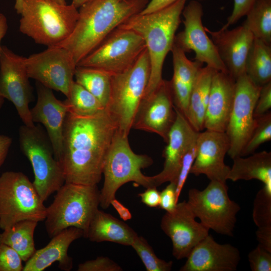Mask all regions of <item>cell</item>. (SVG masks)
<instances>
[{
    "mask_svg": "<svg viewBox=\"0 0 271 271\" xmlns=\"http://www.w3.org/2000/svg\"><path fill=\"white\" fill-rule=\"evenodd\" d=\"M116 130L106 109L87 116L68 112L58 160L65 183L97 185L101 179L105 157Z\"/></svg>",
    "mask_w": 271,
    "mask_h": 271,
    "instance_id": "cell-1",
    "label": "cell"
},
{
    "mask_svg": "<svg viewBox=\"0 0 271 271\" xmlns=\"http://www.w3.org/2000/svg\"><path fill=\"white\" fill-rule=\"evenodd\" d=\"M149 0H90L80 7L75 28L56 46L68 50L77 64L114 30L140 13Z\"/></svg>",
    "mask_w": 271,
    "mask_h": 271,
    "instance_id": "cell-2",
    "label": "cell"
},
{
    "mask_svg": "<svg viewBox=\"0 0 271 271\" xmlns=\"http://www.w3.org/2000/svg\"><path fill=\"white\" fill-rule=\"evenodd\" d=\"M188 0H177L157 11L133 15L118 27L132 30L145 41L150 62L148 84L142 99L150 97L162 80V70L167 54L174 43L181 15Z\"/></svg>",
    "mask_w": 271,
    "mask_h": 271,
    "instance_id": "cell-3",
    "label": "cell"
},
{
    "mask_svg": "<svg viewBox=\"0 0 271 271\" xmlns=\"http://www.w3.org/2000/svg\"><path fill=\"white\" fill-rule=\"evenodd\" d=\"M20 31L35 43L47 47L56 46L73 31L79 12L72 4H60L51 0H24Z\"/></svg>",
    "mask_w": 271,
    "mask_h": 271,
    "instance_id": "cell-4",
    "label": "cell"
},
{
    "mask_svg": "<svg viewBox=\"0 0 271 271\" xmlns=\"http://www.w3.org/2000/svg\"><path fill=\"white\" fill-rule=\"evenodd\" d=\"M153 163L148 155L134 153L128 136L116 129L103 163L104 180L100 191L99 206L104 209L109 207L118 189L127 182H134L146 188L154 187L152 176H146L142 172V169Z\"/></svg>",
    "mask_w": 271,
    "mask_h": 271,
    "instance_id": "cell-5",
    "label": "cell"
},
{
    "mask_svg": "<svg viewBox=\"0 0 271 271\" xmlns=\"http://www.w3.org/2000/svg\"><path fill=\"white\" fill-rule=\"evenodd\" d=\"M150 62L146 48L125 71L111 75L110 94L105 108L116 129L128 136L149 80Z\"/></svg>",
    "mask_w": 271,
    "mask_h": 271,
    "instance_id": "cell-6",
    "label": "cell"
},
{
    "mask_svg": "<svg viewBox=\"0 0 271 271\" xmlns=\"http://www.w3.org/2000/svg\"><path fill=\"white\" fill-rule=\"evenodd\" d=\"M97 185L65 183L46 208V230L51 238L63 230L75 227L86 235L92 217L99 206Z\"/></svg>",
    "mask_w": 271,
    "mask_h": 271,
    "instance_id": "cell-7",
    "label": "cell"
},
{
    "mask_svg": "<svg viewBox=\"0 0 271 271\" xmlns=\"http://www.w3.org/2000/svg\"><path fill=\"white\" fill-rule=\"evenodd\" d=\"M19 141L22 152L33 168V186L44 202L65 182L61 165L54 157L48 136L39 125L21 126L19 129Z\"/></svg>",
    "mask_w": 271,
    "mask_h": 271,
    "instance_id": "cell-8",
    "label": "cell"
},
{
    "mask_svg": "<svg viewBox=\"0 0 271 271\" xmlns=\"http://www.w3.org/2000/svg\"><path fill=\"white\" fill-rule=\"evenodd\" d=\"M32 182L24 173L7 171L0 176V228L18 222L44 221L46 208Z\"/></svg>",
    "mask_w": 271,
    "mask_h": 271,
    "instance_id": "cell-9",
    "label": "cell"
},
{
    "mask_svg": "<svg viewBox=\"0 0 271 271\" xmlns=\"http://www.w3.org/2000/svg\"><path fill=\"white\" fill-rule=\"evenodd\" d=\"M226 182L210 181L202 190L190 189L187 202L195 217L208 229L232 236L240 207L230 198Z\"/></svg>",
    "mask_w": 271,
    "mask_h": 271,
    "instance_id": "cell-10",
    "label": "cell"
},
{
    "mask_svg": "<svg viewBox=\"0 0 271 271\" xmlns=\"http://www.w3.org/2000/svg\"><path fill=\"white\" fill-rule=\"evenodd\" d=\"M146 48L137 32L117 27L77 66L98 69L111 75L129 68Z\"/></svg>",
    "mask_w": 271,
    "mask_h": 271,
    "instance_id": "cell-11",
    "label": "cell"
},
{
    "mask_svg": "<svg viewBox=\"0 0 271 271\" xmlns=\"http://www.w3.org/2000/svg\"><path fill=\"white\" fill-rule=\"evenodd\" d=\"M261 87L245 73L235 80L233 104L225 132L230 143L227 154L232 160L241 157L254 126L253 111Z\"/></svg>",
    "mask_w": 271,
    "mask_h": 271,
    "instance_id": "cell-12",
    "label": "cell"
},
{
    "mask_svg": "<svg viewBox=\"0 0 271 271\" xmlns=\"http://www.w3.org/2000/svg\"><path fill=\"white\" fill-rule=\"evenodd\" d=\"M26 65L30 78L68 97L77 64L68 50L59 46L47 47L26 58Z\"/></svg>",
    "mask_w": 271,
    "mask_h": 271,
    "instance_id": "cell-13",
    "label": "cell"
},
{
    "mask_svg": "<svg viewBox=\"0 0 271 271\" xmlns=\"http://www.w3.org/2000/svg\"><path fill=\"white\" fill-rule=\"evenodd\" d=\"M26 57L19 55L6 46L0 51V97L14 105L24 125L33 127L29 103L32 89L29 80Z\"/></svg>",
    "mask_w": 271,
    "mask_h": 271,
    "instance_id": "cell-14",
    "label": "cell"
},
{
    "mask_svg": "<svg viewBox=\"0 0 271 271\" xmlns=\"http://www.w3.org/2000/svg\"><path fill=\"white\" fill-rule=\"evenodd\" d=\"M182 14L184 18V30L175 35L174 44L185 53L193 51L195 60L213 69L228 73L217 49L202 24L203 10L197 0L185 5Z\"/></svg>",
    "mask_w": 271,
    "mask_h": 271,
    "instance_id": "cell-15",
    "label": "cell"
},
{
    "mask_svg": "<svg viewBox=\"0 0 271 271\" xmlns=\"http://www.w3.org/2000/svg\"><path fill=\"white\" fill-rule=\"evenodd\" d=\"M187 201L177 203L175 209L161 219L160 226L171 240L172 254L177 259L187 258L192 249L209 235V230L200 222Z\"/></svg>",
    "mask_w": 271,
    "mask_h": 271,
    "instance_id": "cell-16",
    "label": "cell"
},
{
    "mask_svg": "<svg viewBox=\"0 0 271 271\" xmlns=\"http://www.w3.org/2000/svg\"><path fill=\"white\" fill-rule=\"evenodd\" d=\"M176 117L170 82L163 79L154 92L142 101L132 128L156 133L166 143Z\"/></svg>",
    "mask_w": 271,
    "mask_h": 271,
    "instance_id": "cell-17",
    "label": "cell"
},
{
    "mask_svg": "<svg viewBox=\"0 0 271 271\" xmlns=\"http://www.w3.org/2000/svg\"><path fill=\"white\" fill-rule=\"evenodd\" d=\"M196 154L190 174L205 175L210 181L226 182L230 167L224 162L230 143L225 132L206 129L199 132Z\"/></svg>",
    "mask_w": 271,
    "mask_h": 271,
    "instance_id": "cell-18",
    "label": "cell"
},
{
    "mask_svg": "<svg viewBox=\"0 0 271 271\" xmlns=\"http://www.w3.org/2000/svg\"><path fill=\"white\" fill-rule=\"evenodd\" d=\"M175 110L176 119L169 131L167 145L163 152L165 159L163 170L152 176L154 187L166 182L176 183L183 158L196 141L199 133L176 107Z\"/></svg>",
    "mask_w": 271,
    "mask_h": 271,
    "instance_id": "cell-19",
    "label": "cell"
},
{
    "mask_svg": "<svg viewBox=\"0 0 271 271\" xmlns=\"http://www.w3.org/2000/svg\"><path fill=\"white\" fill-rule=\"evenodd\" d=\"M228 29L212 31L205 27L228 73L236 80L245 73L246 60L254 37L243 25Z\"/></svg>",
    "mask_w": 271,
    "mask_h": 271,
    "instance_id": "cell-20",
    "label": "cell"
},
{
    "mask_svg": "<svg viewBox=\"0 0 271 271\" xmlns=\"http://www.w3.org/2000/svg\"><path fill=\"white\" fill-rule=\"evenodd\" d=\"M36 86L37 100L30 109L31 118L34 122L44 125L54 157L58 161L62 150L64 125L68 106L65 101L58 99L52 89L38 82Z\"/></svg>",
    "mask_w": 271,
    "mask_h": 271,
    "instance_id": "cell-21",
    "label": "cell"
},
{
    "mask_svg": "<svg viewBox=\"0 0 271 271\" xmlns=\"http://www.w3.org/2000/svg\"><path fill=\"white\" fill-rule=\"evenodd\" d=\"M180 271H234L241 257L239 250L229 244H220L210 235L191 251Z\"/></svg>",
    "mask_w": 271,
    "mask_h": 271,
    "instance_id": "cell-22",
    "label": "cell"
},
{
    "mask_svg": "<svg viewBox=\"0 0 271 271\" xmlns=\"http://www.w3.org/2000/svg\"><path fill=\"white\" fill-rule=\"evenodd\" d=\"M235 79L228 73L215 71L212 79L204 128L225 132L233 104Z\"/></svg>",
    "mask_w": 271,
    "mask_h": 271,
    "instance_id": "cell-23",
    "label": "cell"
},
{
    "mask_svg": "<svg viewBox=\"0 0 271 271\" xmlns=\"http://www.w3.org/2000/svg\"><path fill=\"white\" fill-rule=\"evenodd\" d=\"M84 237V231L75 227H68L52 237L45 247L36 250L26 262L23 271H43L51 264L58 262L59 268L70 271L73 267L72 258L68 255L70 244L75 240Z\"/></svg>",
    "mask_w": 271,
    "mask_h": 271,
    "instance_id": "cell-24",
    "label": "cell"
},
{
    "mask_svg": "<svg viewBox=\"0 0 271 271\" xmlns=\"http://www.w3.org/2000/svg\"><path fill=\"white\" fill-rule=\"evenodd\" d=\"M173 64V75L169 81L175 107L186 117L190 93L203 64L192 61L185 52L174 43L171 49Z\"/></svg>",
    "mask_w": 271,
    "mask_h": 271,
    "instance_id": "cell-25",
    "label": "cell"
},
{
    "mask_svg": "<svg viewBox=\"0 0 271 271\" xmlns=\"http://www.w3.org/2000/svg\"><path fill=\"white\" fill-rule=\"evenodd\" d=\"M138 234L125 222L98 209L89 223L85 237L92 242H112L131 246Z\"/></svg>",
    "mask_w": 271,
    "mask_h": 271,
    "instance_id": "cell-26",
    "label": "cell"
},
{
    "mask_svg": "<svg viewBox=\"0 0 271 271\" xmlns=\"http://www.w3.org/2000/svg\"><path fill=\"white\" fill-rule=\"evenodd\" d=\"M243 158L233 159L227 180L235 182L240 180H258L264 185L271 186V153L263 151L254 153Z\"/></svg>",
    "mask_w": 271,
    "mask_h": 271,
    "instance_id": "cell-27",
    "label": "cell"
},
{
    "mask_svg": "<svg viewBox=\"0 0 271 271\" xmlns=\"http://www.w3.org/2000/svg\"><path fill=\"white\" fill-rule=\"evenodd\" d=\"M216 71L206 66L199 70L192 87L186 118L197 131L204 128V120L213 75Z\"/></svg>",
    "mask_w": 271,
    "mask_h": 271,
    "instance_id": "cell-28",
    "label": "cell"
},
{
    "mask_svg": "<svg viewBox=\"0 0 271 271\" xmlns=\"http://www.w3.org/2000/svg\"><path fill=\"white\" fill-rule=\"evenodd\" d=\"M38 222L33 220L17 222L0 233V244L11 247L19 253L23 261H27L37 250L34 234Z\"/></svg>",
    "mask_w": 271,
    "mask_h": 271,
    "instance_id": "cell-29",
    "label": "cell"
},
{
    "mask_svg": "<svg viewBox=\"0 0 271 271\" xmlns=\"http://www.w3.org/2000/svg\"><path fill=\"white\" fill-rule=\"evenodd\" d=\"M245 74L259 86L271 81V45L254 38L246 58Z\"/></svg>",
    "mask_w": 271,
    "mask_h": 271,
    "instance_id": "cell-30",
    "label": "cell"
},
{
    "mask_svg": "<svg viewBox=\"0 0 271 271\" xmlns=\"http://www.w3.org/2000/svg\"><path fill=\"white\" fill-rule=\"evenodd\" d=\"M74 77L106 108L110 97L111 75L101 70L77 66Z\"/></svg>",
    "mask_w": 271,
    "mask_h": 271,
    "instance_id": "cell-31",
    "label": "cell"
},
{
    "mask_svg": "<svg viewBox=\"0 0 271 271\" xmlns=\"http://www.w3.org/2000/svg\"><path fill=\"white\" fill-rule=\"evenodd\" d=\"M243 24L254 38L271 45V0H255Z\"/></svg>",
    "mask_w": 271,
    "mask_h": 271,
    "instance_id": "cell-32",
    "label": "cell"
},
{
    "mask_svg": "<svg viewBox=\"0 0 271 271\" xmlns=\"http://www.w3.org/2000/svg\"><path fill=\"white\" fill-rule=\"evenodd\" d=\"M65 102L68 112L78 115H93L105 109L93 95L75 81Z\"/></svg>",
    "mask_w": 271,
    "mask_h": 271,
    "instance_id": "cell-33",
    "label": "cell"
},
{
    "mask_svg": "<svg viewBox=\"0 0 271 271\" xmlns=\"http://www.w3.org/2000/svg\"><path fill=\"white\" fill-rule=\"evenodd\" d=\"M131 246L136 251L147 271H170L172 269L173 262L159 258L144 237L138 235Z\"/></svg>",
    "mask_w": 271,
    "mask_h": 271,
    "instance_id": "cell-34",
    "label": "cell"
},
{
    "mask_svg": "<svg viewBox=\"0 0 271 271\" xmlns=\"http://www.w3.org/2000/svg\"><path fill=\"white\" fill-rule=\"evenodd\" d=\"M255 118V125L244 147L241 157L252 154L264 143L271 140V112Z\"/></svg>",
    "mask_w": 271,
    "mask_h": 271,
    "instance_id": "cell-35",
    "label": "cell"
},
{
    "mask_svg": "<svg viewBox=\"0 0 271 271\" xmlns=\"http://www.w3.org/2000/svg\"><path fill=\"white\" fill-rule=\"evenodd\" d=\"M252 219L257 227L271 226V186L263 185L253 203Z\"/></svg>",
    "mask_w": 271,
    "mask_h": 271,
    "instance_id": "cell-36",
    "label": "cell"
},
{
    "mask_svg": "<svg viewBox=\"0 0 271 271\" xmlns=\"http://www.w3.org/2000/svg\"><path fill=\"white\" fill-rule=\"evenodd\" d=\"M22 259L11 247L0 244V271H23Z\"/></svg>",
    "mask_w": 271,
    "mask_h": 271,
    "instance_id": "cell-37",
    "label": "cell"
},
{
    "mask_svg": "<svg viewBox=\"0 0 271 271\" xmlns=\"http://www.w3.org/2000/svg\"><path fill=\"white\" fill-rule=\"evenodd\" d=\"M248 260L252 271L271 270V252L258 244L249 252Z\"/></svg>",
    "mask_w": 271,
    "mask_h": 271,
    "instance_id": "cell-38",
    "label": "cell"
},
{
    "mask_svg": "<svg viewBox=\"0 0 271 271\" xmlns=\"http://www.w3.org/2000/svg\"><path fill=\"white\" fill-rule=\"evenodd\" d=\"M196 141L189 148L182 160L176 183V196L178 200L195 159L196 154Z\"/></svg>",
    "mask_w": 271,
    "mask_h": 271,
    "instance_id": "cell-39",
    "label": "cell"
},
{
    "mask_svg": "<svg viewBox=\"0 0 271 271\" xmlns=\"http://www.w3.org/2000/svg\"><path fill=\"white\" fill-rule=\"evenodd\" d=\"M78 271H122V268L108 257L98 256L80 263Z\"/></svg>",
    "mask_w": 271,
    "mask_h": 271,
    "instance_id": "cell-40",
    "label": "cell"
},
{
    "mask_svg": "<svg viewBox=\"0 0 271 271\" xmlns=\"http://www.w3.org/2000/svg\"><path fill=\"white\" fill-rule=\"evenodd\" d=\"M271 108V81L261 87L253 111L254 118L258 117Z\"/></svg>",
    "mask_w": 271,
    "mask_h": 271,
    "instance_id": "cell-41",
    "label": "cell"
},
{
    "mask_svg": "<svg viewBox=\"0 0 271 271\" xmlns=\"http://www.w3.org/2000/svg\"><path fill=\"white\" fill-rule=\"evenodd\" d=\"M178 200L176 196V185L174 182H169V185L160 192L159 207L167 212H171L175 209Z\"/></svg>",
    "mask_w": 271,
    "mask_h": 271,
    "instance_id": "cell-42",
    "label": "cell"
},
{
    "mask_svg": "<svg viewBox=\"0 0 271 271\" xmlns=\"http://www.w3.org/2000/svg\"><path fill=\"white\" fill-rule=\"evenodd\" d=\"M255 0H233V8L231 15L228 17L226 23L222 27L228 29L235 24L240 18L245 16Z\"/></svg>",
    "mask_w": 271,
    "mask_h": 271,
    "instance_id": "cell-43",
    "label": "cell"
},
{
    "mask_svg": "<svg viewBox=\"0 0 271 271\" xmlns=\"http://www.w3.org/2000/svg\"><path fill=\"white\" fill-rule=\"evenodd\" d=\"M140 194L139 196L142 202L149 207L159 206L160 202V192L156 187H149Z\"/></svg>",
    "mask_w": 271,
    "mask_h": 271,
    "instance_id": "cell-44",
    "label": "cell"
},
{
    "mask_svg": "<svg viewBox=\"0 0 271 271\" xmlns=\"http://www.w3.org/2000/svg\"><path fill=\"white\" fill-rule=\"evenodd\" d=\"M257 228L255 234L258 245L271 252V226Z\"/></svg>",
    "mask_w": 271,
    "mask_h": 271,
    "instance_id": "cell-45",
    "label": "cell"
},
{
    "mask_svg": "<svg viewBox=\"0 0 271 271\" xmlns=\"http://www.w3.org/2000/svg\"><path fill=\"white\" fill-rule=\"evenodd\" d=\"M176 1L177 0H151L140 13L144 14L157 11L169 6Z\"/></svg>",
    "mask_w": 271,
    "mask_h": 271,
    "instance_id": "cell-46",
    "label": "cell"
},
{
    "mask_svg": "<svg viewBox=\"0 0 271 271\" xmlns=\"http://www.w3.org/2000/svg\"><path fill=\"white\" fill-rule=\"evenodd\" d=\"M12 143V140L10 137L0 134V167L6 159Z\"/></svg>",
    "mask_w": 271,
    "mask_h": 271,
    "instance_id": "cell-47",
    "label": "cell"
},
{
    "mask_svg": "<svg viewBox=\"0 0 271 271\" xmlns=\"http://www.w3.org/2000/svg\"><path fill=\"white\" fill-rule=\"evenodd\" d=\"M111 205L116 210L120 217L124 221H127L132 218V215L129 210L121 204L116 198L113 199L111 203Z\"/></svg>",
    "mask_w": 271,
    "mask_h": 271,
    "instance_id": "cell-48",
    "label": "cell"
},
{
    "mask_svg": "<svg viewBox=\"0 0 271 271\" xmlns=\"http://www.w3.org/2000/svg\"><path fill=\"white\" fill-rule=\"evenodd\" d=\"M8 28L7 19L3 14L0 13V51L2 47L1 43L3 38L6 35ZM4 102V99L0 97V109L3 106Z\"/></svg>",
    "mask_w": 271,
    "mask_h": 271,
    "instance_id": "cell-49",
    "label": "cell"
},
{
    "mask_svg": "<svg viewBox=\"0 0 271 271\" xmlns=\"http://www.w3.org/2000/svg\"><path fill=\"white\" fill-rule=\"evenodd\" d=\"M89 1L90 0H72L71 4L78 9Z\"/></svg>",
    "mask_w": 271,
    "mask_h": 271,
    "instance_id": "cell-50",
    "label": "cell"
},
{
    "mask_svg": "<svg viewBox=\"0 0 271 271\" xmlns=\"http://www.w3.org/2000/svg\"><path fill=\"white\" fill-rule=\"evenodd\" d=\"M24 0H15V8L18 14L21 10Z\"/></svg>",
    "mask_w": 271,
    "mask_h": 271,
    "instance_id": "cell-51",
    "label": "cell"
},
{
    "mask_svg": "<svg viewBox=\"0 0 271 271\" xmlns=\"http://www.w3.org/2000/svg\"><path fill=\"white\" fill-rule=\"evenodd\" d=\"M51 1H54L60 4H63V5L67 4L66 2V0H51Z\"/></svg>",
    "mask_w": 271,
    "mask_h": 271,
    "instance_id": "cell-52",
    "label": "cell"
}]
</instances>
